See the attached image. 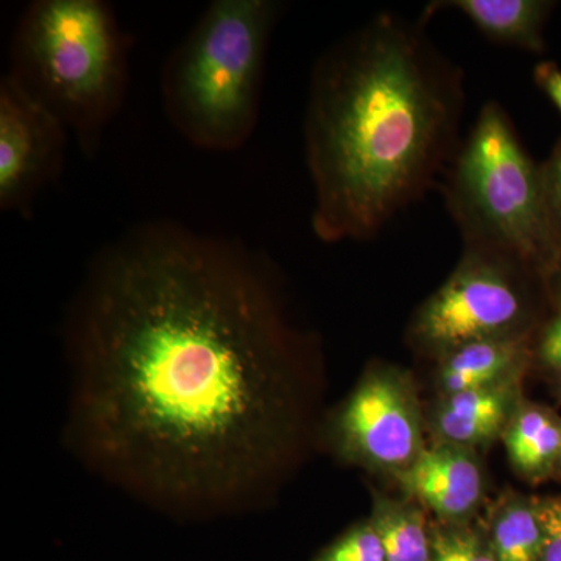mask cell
Here are the masks:
<instances>
[{
  "label": "cell",
  "instance_id": "cell-19",
  "mask_svg": "<svg viewBox=\"0 0 561 561\" xmlns=\"http://www.w3.org/2000/svg\"><path fill=\"white\" fill-rule=\"evenodd\" d=\"M541 173L553 224L561 236V140L557 144L549 161L542 165Z\"/></svg>",
  "mask_w": 561,
  "mask_h": 561
},
{
  "label": "cell",
  "instance_id": "cell-20",
  "mask_svg": "<svg viewBox=\"0 0 561 561\" xmlns=\"http://www.w3.org/2000/svg\"><path fill=\"white\" fill-rule=\"evenodd\" d=\"M534 79L561 113V69L559 66L551 61L540 62L535 68Z\"/></svg>",
  "mask_w": 561,
  "mask_h": 561
},
{
  "label": "cell",
  "instance_id": "cell-14",
  "mask_svg": "<svg viewBox=\"0 0 561 561\" xmlns=\"http://www.w3.org/2000/svg\"><path fill=\"white\" fill-rule=\"evenodd\" d=\"M370 523L381 538L387 560L432 561L434 534L419 512L379 502Z\"/></svg>",
  "mask_w": 561,
  "mask_h": 561
},
{
  "label": "cell",
  "instance_id": "cell-22",
  "mask_svg": "<svg viewBox=\"0 0 561 561\" xmlns=\"http://www.w3.org/2000/svg\"><path fill=\"white\" fill-rule=\"evenodd\" d=\"M557 268H560V271H561V260L559 262V265H557Z\"/></svg>",
  "mask_w": 561,
  "mask_h": 561
},
{
  "label": "cell",
  "instance_id": "cell-8",
  "mask_svg": "<svg viewBox=\"0 0 561 561\" xmlns=\"http://www.w3.org/2000/svg\"><path fill=\"white\" fill-rule=\"evenodd\" d=\"M330 440L348 460L404 470L421 454L415 405L389 373L371 371L331 421Z\"/></svg>",
  "mask_w": 561,
  "mask_h": 561
},
{
  "label": "cell",
  "instance_id": "cell-3",
  "mask_svg": "<svg viewBox=\"0 0 561 561\" xmlns=\"http://www.w3.org/2000/svg\"><path fill=\"white\" fill-rule=\"evenodd\" d=\"M128 49L110 3L36 0L18 22L7 73L94 158L127 95Z\"/></svg>",
  "mask_w": 561,
  "mask_h": 561
},
{
  "label": "cell",
  "instance_id": "cell-24",
  "mask_svg": "<svg viewBox=\"0 0 561 561\" xmlns=\"http://www.w3.org/2000/svg\"><path fill=\"white\" fill-rule=\"evenodd\" d=\"M560 459H561V454H560Z\"/></svg>",
  "mask_w": 561,
  "mask_h": 561
},
{
  "label": "cell",
  "instance_id": "cell-18",
  "mask_svg": "<svg viewBox=\"0 0 561 561\" xmlns=\"http://www.w3.org/2000/svg\"><path fill=\"white\" fill-rule=\"evenodd\" d=\"M542 535L541 561H561V496L535 505Z\"/></svg>",
  "mask_w": 561,
  "mask_h": 561
},
{
  "label": "cell",
  "instance_id": "cell-13",
  "mask_svg": "<svg viewBox=\"0 0 561 561\" xmlns=\"http://www.w3.org/2000/svg\"><path fill=\"white\" fill-rule=\"evenodd\" d=\"M508 456L518 470L537 474L549 470L561 454V427L540 409H524L505 437Z\"/></svg>",
  "mask_w": 561,
  "mask_h": 561
},
{
  "label": "cell",
  "instance_id": "cell-6",
  "mask_svg": "<svg viewBox=\"0 0 561 561\" xmlns=\"http://www.w3.org/2000/svg\"><path fill=\"white\" fill-rule=\"evenodd\" d=\"M515 267L522 265L468 249L451 278L421 309L416 337L445 353L472 342L515 337L526 316L523 291L513 278Z\"/></svg>",
  "mask_w": 561,
  "mask_h": 561
},
{
  "label": "cell",
  "instance_id": "cell-5",
  "mask_svg": "<svg viewBox=\"0 0 561 561\" xmlns=\"http://www.w3.org/2000/svg\"><path fill=\"white\" fill-rule=\"evenodd\" d=\"M446 202L468 249L489 251L522 267L559 265L561 236L541 168L524 150L500 103L483 106L456 154Z\"/></svg>",
  "mask_w": 561,
  "mask_h": 561
},
{
  "label": "cell",
  "instance_id": "cell-1",
  "mask_svg": "<svg viewBox=\"0 0 561 561\" xmlns=\"http://www.w3.org/2000/svg\"><path fill=\"white\" fill-rule=\"evenodd\" d=\"M62 445L181 524L257 512L297 454L305 343L267 262L169 220L103 247L62 321Z\"/></svg>",
  "mask_w": 561,
  "mask_h": 561
},
{
  "label": "cell",
  "instance_id": "cell-9",
  "mask_svg": "<svg viewBox=\"0 0 561 561\" xmlns=\"http://www.w3.org/2000/svg\"><path fill=\"white\" fill-rule=\"evenodd\" d=\"M404 489L443 518H461L482 494V476L476 461L456 448L421 451L401 471Z\"/></svg>",
  "mask_w": 561,
  "mask_h": 561
},
{
  "label": "cell",
  "instance_id": "cell-10",
  "mask_svg": "<svg viewBox=\"0 0 561 561\" xmlns=\"http://www.w3.org/2000/svg\"><path fill=\"white\" fill-rule=\"evenodd\" d=\"M443 7L460 11L489 38L530 51L545 50L542 28L551 2L542 0H453Z\"/></svg>",
  "mask_w": 561,
  "mask_h": 561
},
{
  "label": "cell",
  "instance_id": "cell-15",
  "mask_svg": "<svg viewBox=\"0 0 561 561\" xmlns=\"http://www.w3.org/2000/svg\"><path fill=\"white\" fill-rule=\"evenodd\" d=\"M489 541L497 561H541L542 535L537 508L508 505L494 519Z\"/></svg>",
  "mask_w": 561,
  "mask_h": 561
},
{
  "label": "cell",
  "instance_id": "cell-7",
  "mask_svg": "<svg viewBox=\"0 0 561 561\" xmlns=\"http://www.w3.org/2000/svg\"><path fill=\"white\" fill-rule=\"evenodd\" d=\"M69 131L9 73L0 80V209L31 217L41 191L60 179Z\"/></svg>",
  "mask_w": 561,
  "mask_h": 561
},
{
  "label": "cell",
  "instance_id": "cell-2",
  "mask_svg": "<svg viewBox=\"0 0 561 561\" xmlns=\"http://www.w3.org/2000/svg\"><path fill=\"white\" fill-rule=\"evenodd\" d=\"M461 84L423 35L375 18L321 55L305 121L320 241H367L430 187L459 128Z\"/></svg>",
  "mask_w": 561,
  "mask_h": 561
},
{
  "label": "cell",
  "instance_id": "cell-23",
  "mask_svg": "<svg viewBox=\"0 0 561 561\" xmlns=\"http://www.w3.org/2000/svg\"><path fill=\"white\" fill-rule=\"evenodd\" d=\"M559 370H560V373H561V367H559Z\"/></svg>",
  "mask_w": 561,
  "mask_h": 561
},
{
  "label": "cell",
  "instance_id": "cell-17",
  "mask_svg": "<svg viewBox=\"0 0 561 561\" xmlns=\"http://www.w3.org/2000/svg\"><path fill=\"white\" fill-rule=\"evenodd\" d=\"M432 561H497L489 538L468 529L440 530L434 534Z\"/></svg>",
  "mask_w": 561,
  "mask_h": 561
},
{
  "label": "cell",
  "instance_id": "cell-12",
  "mask_svg": "<svg viewBox=\"0 0 561 561\" xmlns=\"http://www.w3.org/2000/svg\"><path fill=\"white\" fill-rule=\"evenodd\" d=\"M522 357L523 345L518 337L468 343L449 351L442 370L443 389L451 397L507 381Z\"/></svg>",
  "mask_w": 561,
  "mask_h": 561
},
{
  "label": "cell",
  "instance_id": "cell-4",
  "mask_svg": "<svg viewBox=\"0 0 561 561\" xmlns=\"http://www.w3.org/2000/svg\"><path fill=\"white\" fill-rule=\"evenodd\" d=\"M273 0H214L165 61L162 105L195 149H242L260 121Z\"/></svg>",
  "mask_w": 561,
  "mask_h": 561
},
{
  "label": "cell",
  "instance_id": "cell-21",
  "mask_svg": "<svg viewBox=\"0 0 561 561\" xmlns=\"http://www.w3.org/2000/svg\"><path fill=\"white\" fill-rule=\"evenodd\" d=\"M541 356L553 367H561V313L545 332L541 341Z\"/></svg>",
  "mask_w": 561,
  "mask_h": 561
},
{
  "label": "cell",
  "instance_id": "cell-11",
  "mask_svg": "<svg viewBox=\"0 0 561 561\" xmlns=\"http://www.w3.org/2000/svg\"><path fill=\"white\" fill-rule=\"evenodd\" d=\"M502 382L448 397L437 416L442 437L454 445L493 438L504 426L512 401L511 387Z\"/></svg>",
  "mask_w": 561,
  "mask_h": 561
},
{
  "label": "cell",
  "instance_id": "cell-16",
  "mask_svg": "<svg viewBox=\"0 0 561 561\" xmlns=\"http://www.w3.org/2000/svg\"><path fill=\"white\" fill-rule=\"evenodd\" d=\"M311 561H389L371 523L357 524L324 546Z\"/></svg>",
  "mask_w": 561,
  "mask_h": 561
}]
</instances>
